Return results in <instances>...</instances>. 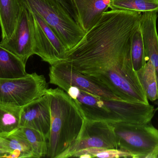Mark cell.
Segmentation results:
<instances>
[{"instance_id":"obj_1","label":"cell","mask_w":158,"mask_h":158,"mask_svg":"<svg viewBox=\"0 0 158 158\" xmlns=\"http://www.w3.org/2000/svg\"><path fill=\"white\" fill-rule=\"evenodd\" d=\"M141 15L130 10L104 12L61 61L123 100L149 104L131 55L132 37Z\"/></svg>"},{"instance_id":"obj_2","label":"cell","mask_w":158,"mask_h":158,"mask_svg":"<svg viewBox=\"0 0 158 158\" xmlns=\"http://www.w3.org/2000/svg\"><path fill=\"white\" fill-rule=\"evenodd\" d=\"M65 92L75 101L86 119L109 123L142 124L151 122L156 109L150 104L123 99H107L81 91L74 86Z\"/></svg>"},{"instance_id":"obj_3","label":"cell","mask_w":158,"mask_h":158,"mask_svg":"<svg viewBox=\"0 0 158 158\" xmlns=\"http://www.w3.org/2000/svg\"><path fill=\"white\" fill-rule=\"evenodd\" d=\"M51 129L46 157L58 158L78 139L85 117L75 101L63 89H48Z\"/></svg>"},{"instance_id":"obj_4","label":"cell","mask_w":158,"mask_h":158,"mask_svg":"<svg viewBox=\"0 0 158 158\" xmlns=\"http://www.w3.org/2000/svg\"><path fill=\"white\" fill-rule=\"evenodd\" d=\"M40 15L57 35L67 51L76 46L85 32L62 0H19Z\"/></svg>"},{"instance_id":"obj_5","label":"cell","mask_w":158,"mask_h":158,"mask_svg":"<svg viewBox=\"0 0 158 158\" xmlns=\"http://www.w3.org/2000/svg\"><path fill=\"white\" fill-rule=\"evenodd\" d=\"M111 124L117 136L118 148L130 153L132 158H158V130L151 122Z\"/></svg>"},{"instance_id":"obj_6","label":"cell","mask_w":158,"mask_h":158,"mask_svg":"<svg viewBox=\"0 0 158 158\" xmlns=\"http://www.w3.org/2000/svg\"><path fill=\"white\" fill-rule=\"evenodd\" d=\"M48 88L44 76L35 72L18 79H0V102L22 108L44 95Z\"/></svg>"},{"instance_id":"obj_7","label":"cell","mask_w":158,"mask_h":158,"mask_svg":"<svg viewBox=\"0 0 158 158\" xmlns=\"http://www.w3.org/2000/svg\"><path fill=\"white\" fill-rule=\"evenodd\" d=\"M91 148H118L117 136L111 123L85 119L77 142L58 158L72 157L77 151Z\"/></svg>"},{"instance_id":"obj_8","label":"cell","mask_w":158,"mask_h":158,"mask_svg":"<svg viewBox=\"0 0 158 158\" xmlns=\"http://www.w3.org/2000/svg\"><path fill=\"white\" fill-rule=\"evenodd\" d=\"M49 76L50 83L64 91L70 86H74L81 91L105 99H121L99 83L72 69L63 61L51 65Z\"/></svg>"},{"instance_id":"obj_9","label":"cell","mask_w":158,"mask_h":158,"mask_svg":"<svg viewBox=\"0 0 158 158\" xmlns=\"http://www.w3.org/2000/svg\"><path fill=\"white\" fill-rule=\"evenodd\" d=\"M20 12L15 30L0 45L18 57L25 64L35 54L34 19L32 12L19 1Z\"/></svg>"},{"instance_id":"obj_10","label":"cell","mask_w":158,"mask_h":158,"mask_svg":"<svg viewBox=\"0 0 158 158\" xmlns=\"http://www.w3.org/2000/svg\"><path fill=\"white\" fill-rule=\"evenodd\" d=\"M31 11L34 19L35 54L50 65L63 60L67 51L64 44L44 19Z\"/></svg>"},{"instance_id":"obj_11","label":"cell","mask_w":158,"mask_h":158,"mask_svg":"<svg viewBox=\"0 0 158 158\" xmlns=\"http://www.w3.org/2000/svg\"><path fill=\"white\" fill-rule=\"evenodd\" d=\"M20 127L37 130L48 141L51 133V114L50 97L47 93L21 108Z\"/></svg>"},{"instance_id":"obj_12","label":"cell","mask_w":158,"mask_h":158,"mask_svg":"<svg viewBox=\"0 0 158 158\" xmlns=\"http://www.w3.org/2000/svg\"><path fill=\"white\" fill-rule=\"evenodd\" d=\"M78 24L85 32L109 8L110 0H69Z\"/></svg>"},{"instance_id":"obj_13","label":"cell","mask_w":158,"mask_h":158,"mask_svg":"<svg viewBox=\"0 0 158 158\" xmlns=\"http://www.w3.org/2000/svg\"><path fill=\"white\" fill-rule=\"evenodd\" d=\"M158 12L142 13L140 21L143 41L147 60L156 70L158 83V34L156 21Z\"/></svg>"},{"instance_id":"obj_14","label":"cell","mask_w":158,"mask_h":158,"mask_svg":"<svg viewBox=\"0 0 158 158\" xmlns=\"http://www.w3.org/2000/svg\"><path fill=\"white\" fill-rule=\"evenodd\" d=\"M25 64L18 57L0 45V79H10L28 74Z\"/></svg>"},{"instance_id":"obj_15","label":"cell","mask_w":158,"mask_h":158,"mask_svg":"<svg viewBox=\"0 0 158 158\" xmlns=\"http://www.w3.org/2000/svg\"><path fill=\"white\" fill-rule=\"evenodd\" d=\"M20 12L19 0H0V27L2 41L13 34Z\"/></svg>"},{"instance_id":"obj_16","label":"cell","mask_w":158,"mask_h":158,"mask_svg":"<svg viewBox=\"0 0 158 158\" xmlns=\"http://www.w3.org/2000/svg\"><path fill=\"white\" fill-rule=\"evenodd\" d=\"M3 138L6 149L9 154L8 158H34L32 147L19 128Z\"/></svg>"},{"instance_id":"obj_17","label":"cell","mask_w":158,"mask_h":158,"mask_svg":"<svg viewBox=\"0 0 158 158\" xmlns=\"http://www.w3.org/2000/svg\"><path fill=\"white\" fill-rule=\"evenodd\" d=\"M21 108L0 102V137H6L20 127Z\"/></svg>"},{"instance_id":"obj_18","label":"cell","mask_w":158,"mask_h":158,"mask_svg":"<svg viewBox=\"0 0 158 158\" xmlns=\"http://www.w3.org/2000/svg\"><path fill=\"white\" fill-rule=\"evenodd\" d=\"M136 72L148 99L152 102L158 100L157 79L151 62L148 60L144 66Z\"/></svg>"},{"instance_id":"obj_19","label":"cell","mask_w":158,"mask_h":158,"mask_svg":"<svg viewBox=\"0 0 158 158\" xmlns=\"http://www.w3.org/2000/svg\"><path fill=\"white\" fill-rule=\"evenodd\" d=\"M109 8L139 13H158V0H110Z\"/></svg>"},{"instance_id":"obj_20","label":"cell","mask_w":158,"mask_h":158,"mask_svg":"<svg viewBox=\"0 0 158 158\" xmlns=\"http://www.w3.org/2000/svg\"><path fill=\"white\" fill-rule=\"evenodd\" d=\"M19 130L32 147L34 158L45 157L48 151V141L39 131L27 127H19Z\"/></svg>"},{"instance_id":"obj_21","label":"cell","mask_w":158,"mask_h":158,"mask_svg":"<svg viewBox=\"0 0 158 158\" xmlns=\"http://www.w3.org/2000/svg\"><path fill=\"white\" fill-rule=\"evenodd\" d=\"M131 55L135 71L142 68L148 61L140 24L136 28L132 37Z\"/></svg>"},{"instance_id":"obj_22","label":"cell","mask_w":158,"mask_h":158,"mask_svg":"<svg viewBox=\"0 0 158 158\" xmlns=\"http://www.w3.org/2000/svg\"><path fill=\"white\" fill-rule=\"evenodd\" d=\"M9 154L5 150L0 149V158H8Z\"/></svg>"},{"instance_id":"obj_23","label":"cell","mask_w":158,"mask_h":158,"mask_svg":"<svg viewBox=\"0 0 158 158\" xmlns=\"http://www.w3.org/2000/svg\"><path fill=\"white\" fill-rule=\"evenodd\" d=\"M0 149L5 150L6 151L5 145L4 140V138H2V137H0Z\"/></svg>"}]
</instances>
